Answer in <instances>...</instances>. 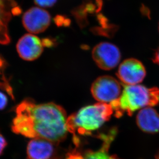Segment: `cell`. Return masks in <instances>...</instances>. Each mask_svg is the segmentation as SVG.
<instances>
[{
    "mask_svg": "<svg viewBox=\"0 0 159 159\" xmlns=\"http://www.w3.org/2000/svg\"><path fill=\"white\" fill-rule=\"evenodd\" d=\"M152 61L157 65H159V46L154 53L152 57Z\"/></svg>",
    "mask_w": 159,
    "mask_h": 159,
    "instance_id": "ac0fdd59",
    "label": "cell"
},
{
    "mask_svg": "<svg viewBox=\"0 0 159 159\" xmlns=\"http://www.w3.org/2000/svg\"></svg>",
    "mask_w": 159,
    "mask_h": 159,
    "instance_id": "ffe728a7",
    "label": "cell"
},
{
    "mask_svg": "<svg viewBox=\"0 0 159 159\" xmlns=\"http://www.w3.org/2000/svg\"><path fill=\"white\" fill-rule=\"evenodd\" d=\"M10 11L12 15H19L21 14V10L15 0H0Z\"/></svg>",
    "mask_w": 159,
    "mask_h": 159,
    "instance_id": "4fadbf2b",
    "label": "cell"
},
{
    "mask_svg": "<svg viewBox=\"0 0 159 159\" xmlns=\"http://www.w3.org/2000/svg\"><path fill=\"white\" fill-rule=\"evenodd\" d=\"M90 90L96 101L109 104L118 99L123 91L119 82L108 75L98 77L93 83Z\"/></svg>",
    "mask_w": 159,
    "mask_h": 159,
    "instance_id": "277c9868",
    "label": "cell"
},
{
    "mask_svg": "<svg viewBox=\"0 0 159 159\" xmlns=\"http://www.w3.org/2000/svg\"><path fill=\"white\" fill-rule=\"evenodd\" d=\"M12 11L0 1V44H7L11 42L8 24L12 18Z\"/></svg>",
    "mask_w": 159,
    "mask_h": 159,
    "instance_id": "7c38bea8",
    "label": "cell"
},
{
    "mask_svg": "<svg viewBox=\"0 0 159 159\" xmlns=\"http://www.w3.org/2000/svg\"><path fill=\"white\" fill-rule=\"evenodd\" d=\"M137 123L144 132L156 134L159 131V114L150 107L143 108L137 116Z\"/></svg>",
    "mask_w": 159,
    "mask_h": 159,
    "instance_id": "30bf717a",
    "label": "cell"
},
{
    "mask_svg": "<svg viewBox=\"0 0 159 159\" xmlns=\"http://www.w3.org/2000/svg\"><path fill=\"white\" fill-rule=\"evenodd\" d=\"M54 143L41 139H31L27 144V159H57Z\"/></svg>",
    "mask_w": 159,
    "mask_h": 159,
    "instance_id": "9c48e42d",
    "label": "cell"
},
{
    "mask_svg": "<svg viewBox=\"0 0 159 159\" xmlns=\"http://www.w3.org/2000/svg\"><path fill=\"white\" fill-rule=\"evenodd\" d=\"M65 159H83V157L77 152H72Z\"/></svg>",
    "mask_w": 159,
    "mask_h": 159,
    "instance_id": "e0dca14e",
    "label": "cell"
},
{
    "mask_svg": "<svg viewBox=\"0 0 159 159\" xmlns=\"http://www.w3.org/2000/svg\"><path fill=\"white\" fill-rule=\"evenodd\" d=\"M114 112L109 104L98 102L81 108L68 117V132L74 134L88 135L99 129L109 120Z\"/></svg>",
    "mask_w": 159,
    "mask_h": 159,
    "instance_id": "3957f363",
    "label": "cell"
},
{
    "mask_svg": "<svg viewBox=\"0 0 159 159\" xmlns=\"http://www.w3.org/2000/svg\"><path fill=\"white\" fill-rule=\"evenodd\" d=\"M7 142L4 137L1 134H0V156L3 153L5 147L7 146Z\"/></svg>",
    "mask_w": 159,
    "mask_h": 159,
    "instance_id": "2e32d148",
    "label": "cell"
},
{
    "mask_svg": "<svg viewBox=\"0 0 159 159\" xmlns=\"http://www.w3.org/2000/svg\"><path fill=\"white\" fill-rule=\"evenodd\" d=\"M116 135V131L113 129L108 134L101 136L104 143L100 148L96 151L89 150L83 156V159H119L110 155L108 152L110 145Z\"/></svg>",
    "mask_w": 159,
    "mask_h": 159,
    "instance_id": "8fae6325",
    "label": "cell"
},
{
    "mask_svg": "<svg viewBox=\"0 0 159 159\" xmlns=\"http://www.w3.org/2000/svg\"><path fill=\"white\" fill-rule=\"evenodd\" d=\"M37 6L42 8H50L54 6L57 0H34Z\"/></svg>",
    "mask_w": 159,
    "mask_h": 159,
    "instance_id": "5bb4252c",
    "label": "cell"
},
{
    "mask_svg": "<svg viewBox=\"0 0 159 159\" xmlns=\"http://www.w3.org/2000/svg\"><path fill=\"white\" fill-rule=\"evenodd\" d=\"M44 47L42 40L33 34H27L19 40L16 48L21 58L26 61H33L40 57Z\"/></svg>",
    "mask_w": 159,
    "mask_h": 159,
    "instance_id": "ba28073f",
    "label": "cell"
},
{
    "mask_svg": "<svg viewBox=\"0 0 159 159\" xmlns=\"http://www.w3.org/2000/svg\"><path fill=\"white\" fill-rule=\"evenodd\" d=\"M51 16L45 9L40 7L31 8L22 17L23 25L31 33H41L47 30L51 23Z\"/></svg>",
    "mask_w": 159,
    "mask_h": 159,
    "instance_id": "52a82bcc",
    "label": "cell"
},
{
    "mask_svg": "<svg viewBox=\"0 0 159 159\" xmlns=\"http://www.w3.org/2000/svg\"><path fill=\"white\" fill-rule=\"evenodd\" d=\"M156 159H159V153H158V155H157L156 157Z\"/></svg>",
    "mask_w": 159,
    "mask_h": 159,
    "instance_id": "d6986e66",
    "label": "cell"
},
{
    "mask_svg": "<svg viewBox=\"0 0 159 159\" xmlns=\"http://www.w3.org/2000/svg\"><path fill=\"white\" fill-rule=\"evenodd\" d=\"M146 75L143 63L135 58H128L120 63L117 72L119 80L126 86L138 84Z\"/></svg>",
    "mask_w": 159,
    "mask_h": 159,
    "instance_id": "8992f818",
    "label": "cell"
},
{
    "mask_svg": "<svg viewBox=\"0 0 159 159\" xmlns=\"http://www.w3.org/2000/svg\"><path fill=\"white\" fill-rule=\"evenodd\" d=\"M159 104V88H147L140 84L126 86L120 97L110 104L115 116L121 117L125 113L131 116L142 108Z\"/></svg>",
    "mask_w": 159,
    "mask_h": 159,
    "instance_id": "7a4b0ae2",
    "label": "cell"
},
{
    "mask_svg": "<svg viewBox=\"0 0 159 159\" xmlns=\"http://www.w3.org/2000/svg\"><path fill=\"white\" fill-rule=\"evenodd\" d=\"M15 112L12 130L17 134L55 144L63 141L69 132L66 111L53 102L38 104L26 98L18 104Z\"/></svg>",
    "mask_w": 159,
    "mask_h": 159,
    "instance_id": "6da1fadb",
    "label": "cell"
},
{
    "mask_svg": "<svg viewBox=\"0 0 159 159\" xmlns=\"http://www.w3.org/2000/svg\"><path fill=\"white\" fill-rule=\"evenodd\" d=\"M92 56L99 68L109 71L118 65L121 59V53L118 47L114 44L102 42L94 47Z\"/></svg>",
    "mask_w": 159,
    "mask_h": 159,
    "instance_id": "5b68a950",
    "label": "cell"
},
{
    "mask_svg": "<svg viewBox=\"0 0 159 159\" xmlns=\"http://www.w3.org/2000/svg\"><path fill=\"white\" fill-rule=\"evenodd\" d=\"M8 99L4 93L0 91V110H3L7 106Z\"/></svg>",
    "mask_w": 159,
    "mask_h": 159,
    "instance_id": "9a60e30c",
    "label": "cell"
}]
</instances>
